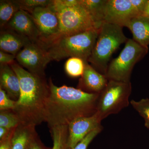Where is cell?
<instances>
[{
	"mask_svg": "<svg viewBox=\"0 0 149 149\" xmlns=\"http://www.w3.org/2000/svg\"><path fill=\"white\" fill-rule=\"evenodd\" d=\"M143 15L149 18V0H148V3H147L145 10H144Z\"/></svg>",
	"mask_w": 149,
	"mask_h": 149,
	"instance_id": "cell-31",
	"label": "cell"
},
{
	"mask_svg": "<svg viewBox=\"0 0 149 149\" xmlns=\"http://www.w3.org/2000/svg\"><path fill=\"white\" fill-rule=\"evenodd\" d=\"M0 88L5 91L8 97L15 101H17L19 99V80L9 65H0Z\"/></svg>",
	"mask_w": 149,
	"mask_h": 149,
	"instance_id": "cell-14",
	"label": "cell"
},
{
	"mask_svg": "<svg viewBox=\"0 0 149 149\" xmlns=\"http://www.w3.org/2000/svg\"><path fill=\"white\" fill-rule=\"evenodd\" d=\"M26 149H52L46 147L40 141L38 135L29 143Z\"/></svg>",
	"mask_w": 149,
	"mask_h": 149,
	"instance_id": "cell-28",
	"label": "cell"
},
{
	"mask_svg": "<svg viewBox=\"0 0 149 149\" xmlns=\"http://www.w3.org/2000/svg\"><path fill=\"white\" fill-rule=\"evenodd\" d=\"M148 52V47L128 39L117 57L109 64L105 76L108 80L129 83L133 68Z\"/></svg>",
	"mask_w": 149,
	"mask_h": 149,
	"instance_id": "cell-5",
	"label": "cell"
},
{
	"mask_svg": "<svg viewBox=\"0 0 149 149\" xmlns=\"http://www.w3.org/2000/svg\"><path fill=\"white\" fill-rule=\"evenodd\" d=\"M148 0H107L104 22L126 27L132 19L143 15Z\"/></svg>",
	"mask_w": 149,
	"mask_h": 149,
	"instance_id": "cell-8",
	"label": "cell"
},
{
	"mask_svg": "<svg viewBox=\"0 0 149 149\" xmlns=\"http://www.w3.org/2000/svg\"><path fill=\"white\" fill-rule=\"evenodd\" d=\"M15 128L12 129L5 139L0 141V149H11L12 138Z\"/></svg>",
	"mask_w": 149,
	"mask_h": 149,
	"instance_id": "cell-29",
	"label": "cell"
},
{
	"mask_svg": "<svg viewBox=\"0 0 149 149\" xmlns=\"http://www.w3.org/2000/svg\"><path fill=\"white\" fill-rule=\"evenodd\" d=\"M18 64L32 74L45 77V69L52 61L47 51L36 42H30L17 54Z\"/></svg>",
	"mask_w": 149,
	"mask_h": 149,
	"instance_id": "cell-10",
	"label": "cell"
},
{
	"mask_svg": "<svg viewBox=\"0 0 149 149\" xmlns=\"http://www.w3.org/2000/svg\"><path fill=\"white\" fill-rule=\"evenodd\" d=\"M16 102L11 99L5 91L0 88V111L13 110Z\"/></svg>",
	"mask_w": 149,
	"mask_h": 149,
	"instance_id": "cell-25",
	"label": "cell"
},
{
	"mask_svg": "<svg viewBox=\"0 0 149 149\" xmlns=\"http://www.w3.org/2000/svg\"><path fill=\"white\" fill-rule=\"evenodd\" d=\"M103 127L97 128L88 134L83 140L79 142L74 148L70 149H87L89 144L93 139L102 132Z\"/></svg>",
	"mask_w": 149,
	"mask_h": 149,
	"instance_id": "cell-26",
	"label": "cell"
},
{
	"mask_svg": "<svg viewBox=\"0 0 149 149\" xmlns=\"http://www.w3.org/2000/svg\"><path fill=\"white\" fill-rule=\"evenodd\" d=\"M101 121L96 113L92 116L79 118L72 121L68 125V149L74 148L92 131L102 127Z\"/></svg>",
	"mask_w": 149,
	"mask_h": 149,
	"instance_id": "cell-11",
	"label": "cell"
},
{
	"mask_svg": "<svg viewBox=\"0 0 149 149\" xmlns=\"http://www.w3.org/2000/svg\"><path fill=\"white\" fill-rule=\"evenodd\" d=\"M130 104L144 118L145 126L149 128V99H143L139 101L132 100Z\"/></svg>",
	"mask_w": 149,
	"mask_h": 149,
	"instance_id": "cell-23",
	"label": "cell"
},
{
	"mask_svg": "<svg viewBox=\"0 0 149 149\" xmlns=\"http://www.w3.org/2000/svg\"><path fill=\"white\" fill-rule=\"evenodd\" d=\"M16 56L0 51V64L10 65L14 62Z\"/></svg>",
	"mask_w": 149,
	"mask_h": 149,
	"instance_id": "cell-27",
	"label": "cell"
},
{
	"mask_svg": "<svg viewBox=\"0 0 149 149\" xmlns=\"http://www.w3.org/2000/svg\"><path fill=\"white\" fill-rule=\"evenodd\" d=\"M131 92L130 82L109 80L98 100L96 113L100 120L102 121L110 115L117 114L128 107Z\"/></svg>",
	"mask_w": 149,
	"mask_h": 149,
	"instance_id": "cell-7",
	"label": "cell"
},
{
	"mask_svg": "<svg viewBox=\"0 0 149 149\" xmlns=\"http://www.w3.org/2000/svg\"><path fill=\"white\" fill-rule=\"evenodd\" d=\"M123 27L104 22L100 27L98 36L88 62L104 75L106 73L113 54L128 40L123 33Z\"/></svg>",
	"mask_w": 149,
	"mask_h": 149,
	"instance_id": "cell-4",
	"label": "cell"
},
{
	"mask_svg": "<svg viewBox=\"0 0 149 149\" xmlns=\"http://www.w3.org/2000/svg\"><path fill=\"white\" fill-rule=\"evenodd\" d=\"M11 130L12 129L10 130L4 127H0V141L5 139L8 135Z\"/></svg>",
	"mask_w": 149,
	"mask_h": 149,
	"instance_id": "cell-30",
	"label": "cell"
},
{
	"mask_svg": "<svg viewBox=\"0 0 149 149\" xmlns=\"http://www.w3.org/2000/svg\"><path fill=\"white\" fill-rule=\"evenodd\" d=\"M17 74L20 94L13 110L21 124L36 126L45 122L49 86L45 77L32 74L15 61L9 65Z\"/></svg>",
	"mask_w": 149,
	"mask_h": 149,
	"instance_id": "cell-2",
	"label": "cell"
},
{
	"mask_svg": "<svg viewBox=\"0 0 149 149\" xmlns=\"http://www.w3.org/2000/svg\"><path fill=\"white\" fill-rule=\"evenodd\" d=\"M131 31L133 40L144 47L149 45V18L143 15L133 18L126 25Z\"/></svg>",
	"mask_w": 149,
	"mask_h": 149,
	"instance_id": "cell-16",
	"label": "cell"
},
{
	"mask_svg": "<svg viewBox=\"0 0 149 149\" xmlns=\"http://www.w3.org/2000/svg\"><path fill=\"white\" fill-rule=\"evenodd\" d=\"M20 123L18 117L13 110L0 111V127L11 130L16 128Z\"/></svg>",
	"mask_w": 149,
	"mask_h": 149,
	"instance_id": "cell-22",
	"label": "cell"
},
{
	"mask_svg": "<svg viewBox=\"0 0 149 149\" xmlns=\"http://www.w3.org/2000/svg\"><path fill=\"white\" fill-rule=\"evenodd\" d=\"M81 4L100 27L104 21V10L107 0H80Z\"/></svg>",
	"mask_w": 149,
	"mask_h": 149,
	"instance_id": "cell-18",
	"label": "cell"
},
{
	"mask_svg": "<svg viewBox=\"0 0 149 149\" xmlns=\"http://www.w3.org/2000/svg\"><path fill=\"white\" fill-rule=\"evenodd\" d=\"M32 42L27 37L19 35L8 28L1 32L0 49L1 51L16 56L23 47Z\"/></svg>",
	"mask_w": 149,
	"mask_h": 149,
	"instance_id": "cell-15",
	"label": "cell"
},
{
	"mask_svg": "<svg viewBox=\"0 0 149 149\" xmlns=\"http://www.w3.org/2000/svg\"><path fill=\"white\" fill-rule=\"evenodd\" d=\"M20 9L30 13L34 9L52 5L53 0H16Z\"/></svg>",
	"mask_w": 149,
	"mask_h": 149,
	"instance_id": "cell-24",
	"label": "cell"
},
{
	"mask_svg": "<svg viewBox=\"0 0 149 149\" xmlns=\"http://www.w3.org/2000/svg\"><path fill=\"white\" fill-rule=\"evenodd\" d=\"M100 28H93L76 35L61 36L48 44H39L47 51L52 61H60L66 58L75 57L88 62Z\"/></svg>",
	"mask_w": 149,
	"mask_h": 149,
	"instance_id": "cell-3",
	"label": "cell"
},
{
	"mask_svg": "<svg viewBox=\"0 0 149 149\" xmlns=\"http://www.w3.org/2000/svg\"><path fill=\"white\" fill-rule=\"evenodd\" d=\"M53 140L52 149H68V125H59L50 128Z\"/></svg>",
	"mask_w": 149,
	"mask_h": 149,
	"instance_id": "cell-20",
	"label": "cell"
},
{
	"mask_svg": "<svg viewBox=\"0 0 149 149\" xmlns=\"http://www.w3.org/2000/svg\"><path fill=\"white\" fill-rule=\"evenodd\" d=\"M49 94L45 105V122L49 128L68 125L80 117L92 116L97 111L99 95L85 93L78 88L57 87L49 82Z\"/></svg>",
	"mask_w": 149,
	"mask_h": 149,
	"instance_id": "cell-1",
	"label": "cell"
},
{
	"mask_svg": "<svg viewBox=\"0 0 149 149\" xmlns=\"http://www.w3.org/2000/svg\"><path fill=\"white\" fill-rule=\"evenodd\" d=\"M52 6L57 13L59 19L58 37L76 35L100 27L96 24L88 11L81 4L80 1L79 5L65 6L59 0H53Z\"/></svg>",
	"mask_w": 149,
	"mask_h": 149,
	"instance_id": "cell-6",
	"label": "cell"
},
{
	"mask_svg": "<svg viewBox=\"0 0 149 149\" xmlns=\"http://www.w3.org/2000/svg\"><path fill=\"white\" fill-rule=\"evenodd\" d=\"M20 9L16 0L0 1V26L4 29L15 13Z\"/></svg>",
	"mask_w": 149,
	"mask_h": 149,
	"instance_id": "cell-19",
	"label": "cell"
},
{
	"mask_svg": "<svg viewBox=\"0 0 149 149\" xmlns=\"http://www.w3.org/2000/svg\"><path fill=\"white\" fill-rule=\"evenodd\" d=\"M52 5L37 8L29 13L40 32V41L38 43L42 45L52 42L59 35V19Z\"/></svg>",
	"mask_w": 149,
	"mask_h": 149,
	"instance_id": "cell-9",
	"label": "cell"
},
{
	"mask_svg": "<svg viewBox=\"0 0 149 149\" xmlns=\"http://www.w3.org/2000/svg\"><path fill=\"white\" fill-rule=\"evenodd\" d=\"M38 135L35 126L20 123L15 128L11 139V149H26L29 143Z\"/></svg>",
	"mask_w": 149,
	"mask_h": 149,
	"instance_id": "cell-17",
	"label": "cell"
},
{
	"mask_svg": "<svg viewBox=\"0 0 149 149\" xmlns=\"http://www.w3.org/2000/svg\"><path fill=\"white\" fill-rule=\"evenodd\" d=\"M108 81L105 75L98 72L88 62H85V70L79 79L77 88L85 93L100 94Z\"/></svg>",
	"mask_w": 149,
	"mask_h": 149,
	"instance_id": "cell-13",
	"label": "cell"
},
{
	"mask_svg": "<svg viewBox=\"0 0 149 149\" xmlns=\"http://www.w3.org/2000/svg\"><path fill=\"white\" fill-rule=\"evenodd\" d=\"M8 28L24 36L32 42H38L40 34L31 15L20 9L15 13L5 28Z\"/></svg>",
	"mask_w": 149,
	"mask_h": 149,
	"instance_id": "cell-12",
	"label": "cell"
},
{
	"mask_svg": "<svg viewBox=\"0 0 149 149\" xmlns=\"http://www.w3.org/2000/svg\"><path fill=\"white\" fill-rule=\"evenodd\" d=\"M85 62L78 57H70L65 64V70L68 76L72 77H81L84 72Z\"/></svg>",
	"mask_w": 149,
	"mask_h": 149,
	"instance_id": "cell-21",
	"label": "cell"
}]
</instances>
